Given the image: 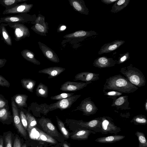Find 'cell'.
<instances>
[{"mask_svg":"<svg viewBox=\"0 0 147 147\" xmlns=\"http://www.w3.org/2000/svg\"><path fill=\"white\" fill-rule=\"evenodd\" d=\"M138 88L130 82L120 74L109 77L106 80L103 90H111L121 93L129 94L134 92Z\"/></svg>","mask_w":147,"mask_h":147,"instance_id":"1","label":"cell"},{"mask_svg":"<svg viewBox=\"0 0 147 147\" xmlns=\"http://www.w3.org/2000/svg\"><path fill=\"white\" fill-rule=\"evenodd\" d=\"M119 72L130 82L138 87L144 86L145 85L146 80L143 73L132 64L121 68Z\"/></svg>","mask_w":147,"mask_h":147,"instance_id":"2","label":"cell"},{"mask_svg":"<svg viewBox=\"0 0 147 147\" xmlns=\"http://www.w3.org/2000/svg\"><path fill=\"white\" fill-rule=\"evenodd\" d=\"M100 117H98L88 121H84L82 120L73 121L69 124V128L74 132L79 129H84L97 133L100 132Z\"/></svg>","mask_w":147,"mask_h":147,"instance_id":"3","label":"cell"},{"mask_svg":"<svg viewBox=\"0 0 147 147\" xmlns=\"http://www.w3.org/2000/svg\"><path fill=\"white\" fill-rule=\"evenodd\" d=\"M81 96L80 94L73 95L69 97L59 100L47 107L44 111V113L46 114L49 111L58 109L61 111L69 109Z\"/></svg>","mask_w":147,"mask_h":147,"instance_id":"4","label":"cell"},{"mask_svg":"<svg viewBox=\"0 0 147 147\" xmlns=\"http://www.w3.org/2000/svg\"><path fill=\"white\" fill-rule=\"evenodd\" d=\"M36 19L35 15H31L27 13H22L15 15H11L0 18V24L1 23H29L34 21Z\"/></svg>","mask_w":147,"mask_h":147,"instance_id":"5","label":"cell"},{"mask_svg":"<svg viewBox=\"0 0 147 147\" xmlns=\"http://www.w3.org/2000/svg\"><path fill=\"white\" fill-rule=\"evenodd\" d=\"M101 120L100 133L103 134H116L121 131V128L114 123L113 119L107 116L100 117Z\"/></svg>","mask_w":147,"mask_h":147,"instance_id":"6","label":"cell"},{"mask_svg":"<svg viewBox=\"0 0 147 147\" xmlns=\"http://www.w3.org/2000/svg\"><path fill=\"white\" fill-rule=\"evenodd\" d=\"M98 109L92 100V98L88 97L82 100L76 108L72 111L80 110L83 112V115L89 116L95 114Z\"/></svg>","mask_w":147,"mask_h":147,"instance_id":"7","label":"cell"},{"mask_svg":"<svg viewBox=\"0 0 147 147\" xmlns=\"http://www.w3.org/2000/svg\"><path fill=\"white\" fill-rule=\"evenodd\" d=\"M7 24L10 28L13 29L14 39L16 41H19L26 37L30 36V33L29 29L23 24L16 23Z\"/></svg>","mask_w":147,"mask_h":147,"instance_id":"8","label":"cell"},{"mask_svg":"<svg viewBox=\"0 0 147 147\" xmlns=\"http://www.w3.org/2000/svg\"><path fill=\"white\" fill-rule=\"evenodd\" d=\"M11 106L14 125L20 134L25 139H26L27 136V132L21 123L18 108L13 97L11 98Z\"/></svg>","mask_w":147,"mask_h":147,"instance_id":"9","label":"cell"},{"mask_svg":"<svg viewBox=\"0 0 147 147\" xmlns=\"http://www.w3.org/2000/svg\"><path fill=\"white\" fill-rule=\"evenodd\" d=\"M43 130L51 136L58 137L59 133L56 127L48 118L42 117L38 121Z\"/></svg>","mask_w":147,"mask_h":147,"instance_id":"10","label":"cell"},{"mask_svg":"<svg viewBox=\"0 0 147 147\" xmlns=\"http://www.w3.org/2000/svg\"><path fill=\"white\" fill-rule=\"evenodd\" d=\"M92 82H85L66 81L61 86L60 90L64 92L77 91L83 89Z\"/></svg>","mask_w":147,"mask_h":147,"instance_id":"11","label":"cell"},{"mask_svg":"<svg viewBox=\"0 0 147 147\" xmlns=\"http://www.w3.org/2000/svg\"><path fill=\"white\" fill-rule=\"evenodd\" d=\"M33 6L32 4H28L26 2L18 4L11 8L5 9L3 12L2 14L5 15L26 13L30 11Z\"/></svg>","mask_w":147,"mask_h":147,"instance_id":"12","label":"cell"},{"mask_svg":"<svg viewBox=\"0 0 147 147\" xmlns=\"http://www.w3.org/2000/svg\"><path fill=\"white\" fill-rule=\"evenodd\" d=\"M117 63V61L114 60L112 58L102 56L96 59L93 63V65L95 67L103 68L114 66Z\"/></svg>","mask_w":147,"mask_h":147,"instance_id":"13","label":"cell"},{"mask_svg":"<svg viewBox=\"0 0 147 147\" xmlns=\"http://www.w3.org/2000/svg\"><path fill=\"white\" fill-rule=\"evenodd\" d=\"M125 42L121 40H115L112 42L106 43L102 46L98 52V54L110 53L119 48Z\"/></svg>","mask_w":147,"mask_h":147,"instance_id":"14","label":"cell"},{"mask_svg":"<svg viewBox=\"0 0 147 147\" xmlns=\"http://www.w3.org/2000/svg\"><path fill=\"white\" fill-rule=\"evenodd\" d=\"M38 43L40 49L47 58L54 63L59 62V59L58 56L53 51L40 42H38Z\"/></svg>","mask_w":147,"mask_h":147,"instance_id":"15","label":"cell"},{"mask_svg":"<svg viewBox=\"0 0 147 147\" xmlns=\"http://www.w3.org/2000/svg\"><path fill=\"white\" fill-rule=\"evenodd\" d=\"M99 74L88 71L82 72L75 76L74 81L81 80L85 82L95 81L99 79Z\"/></svg>","mask_w":147,"mask_h":147,"instance_id":"16","label":"cell"},{"mask_svg":"<svg viewBox=\"0 0 147 147\" xmlns=\"http://www.w3.org/2000/svg\"><path fill=\"white\" fill-rule=\"evenodd\" d=\"M128 96L124 95L121 96L114 100H113L111 105L112 107H115L117 109L122 110L130 109L129 103L128 100Z\"/></svg>","mask_w":147,"mask_h":147,"instance_id":"17","label":"cell"},{"mask_svg":"<svg viewBox=\"0 0 147 147\" xmlns=\"http://www.w3.org/2000/svg\"><path fill=\"white\" fill-rule=\"evenodd\" d=\"M97 34V32L94 30L86 31L80 30L65 35L63 36V38L66 39L77 38L82 40L88 37L95 35Z\"/></svg>","mask_w":147,"mask_h":147,"instance_id":"18","label":"cell"},{"mask_svg":"<svg viewBox=\"0 0 147 147\" xmlns=\"http://www.w3.org/2000/svg\"><path fill=\"white\" fill-rule=\"evenodd\" d=\"M34 128L36 130L33 134L34 140L52 144H56L57 141L51 136L36 127Z\"/></svg>","mask_w":147,"mask_h":147,"instance_id":"19","label":"cell"},{"mask_svg":"<svg viewBox=\"0 0 147 147\" xmlns=\"http://www.w3.org/2000/svg\"><path fill=\"white\" fill-rule=\"evenodd\" d=\"M70 5L76 11L86 15H89V11L83 0H69Z\"/></svg>","mask_w":147,"mask_h":147,"instance_id":"20","label":"cell"},{"mask_svg":"<svg viewBox=\"0 0 147 147\" xmlns=\"http://www.w3.org/2000/svg\"><path fill=\"white\" fill-rule=\"evenodd\" d=\"M65 68L59 67H53L46 68L38 71V72L48 75V78L57 77L65 70Z\"/></svg>","mask_w":147,"mask_h":147,"instance_id":"21","label":"cell"},{"mask_svg":"<svg viewBox=\"0 0 147 147\" xmlns=\"http://www.w3.org/2000/svg\"><path fill=\"white\" fill-rule=\"evenodd\" d=\"M96 133L95 131L90 130L80 129L75 131L70 138L74 140H85L88 139L91 134H96Z\"/></svg>","mask_w":147,"mask_h":147,"instance_id":"22","label":"cell"},{"mask_svg":"<svg viewBox=\"0 0 147 147\" xmlns=\"http://www.w3.org/2000/svg\"><path fill=\"white\" fill-rule=\"evenodd\" d=\"M125 137V136L115 134L108 136L98 138L95 142L101 143H112L119 141Z\"/></svg>","mask_w":147,"mask_h":147,"instance_id":"23","label":"cell"},{"mask_svg":"<svg viewBox=\"0 0 147 147\" xmlns=\"http://www.w3.org/2000/svg\"><path fill=\"white\" fill-rule=\"evenodd\" d=\"M0 121L7 124H10L13 122V115L9 110L5 108L0 109Z\"/></svg>","mask_w":147,"mask_h":147,"instance_id":"24","label":"cell"},{"mask_svg":"<svg viewBox=\"0 0 147 147\" xmlns=\"http://www.w3.org/2000/svg\"><path fill=\"white\" fill-rule=\"evenodd\" d=\"M8 25L7 23L0 24V34L1 36V39L9 46L12 45L11 38L6 28Z\"/></svg>","mask_w":147,"mask_h":147,"instance_id":"25","label":"cell"},{"mask_svg":"<svg viewBox=\"0 0 147 147\" xmlns=\"http://www.w3.org/2000/svg\"><path fill=\"white\" fill-rule=\"evenodd\" d=\"M13 97L18 108L27 107L26 101L28 97V95L18 94L13 96Z\"/></svg>","mask_w":147,"mask_h":147,"instance_id":"26","label":"cell"},{"mask_svg":"<svg viewBox=\"0 0 147 147\" xmlns=\"http://www.w3.org/2000/svg\"><path fill=\"white\" fill-rule=\"evenodd\" d=\"M130 0H119L115 2L110 11L113 13H117L122 10L129 4Z\"/></svg>","mask_w":147,"mask_h":147,"instance_id":"27","label":"cell"},{"mask_svg":"<svg viewBox=\"0 0 147 147\" xmlns=\"http://www.w3.org/2000/svg\"><path fill=\"white\" fill-rule=\"evenodd\" d=\"M21 53L22 57L27 61L35 65H40V62L35 58L34 54L31 51L25 49L23 50Z\"/></svg>","mask_w":147,"mask_h":147,"instance_id":"28","label":"cell"},{"mask_svg":"<svg viewBox=\"0 0 147 147\" xmlns=\"http://www.w3.org/2000/svg\"><path fill=\"white\" fill-rule=\"evenodd\" d=\"M36 81L30 79L23 78L21 80L22 87L28 91L33 92Z\"/></svg>","mask_w":147,"mask_h":147,"instance_id":"29","label":"cell"},{"mask_svg":"<svg viewBox=\"0 0 147 147\" xmlns=\"http://www.w3.org/2000/svg\"><path fill=\"white\" fill-rule=\"evenodd\" d=\"M36 94L38 96L47 98L48 94V88L47 86L42 83H40L36 88Z\"/></svg>","mask_w":147,"mask_h":147,"instance_id":"30","label":"cell"},{"mask_svg":"<svg viewBox=\"0 0 147 147\" xmlns=\"http://www.w3.org/2000/svg\"><path fill=\"white\" fill-rule=\"evenodd\" d=\"M26 116L27 121V131L29 133L37 125V121L35 118L28 111H26Z\"/></svg>","mask_w":147,"mask_h":147,"instance_id":"31","label":"cell"},{"mask_svg":"<svg viewBox=\"0 0 147 147\" xmlns=\"http://www.w3.org/2000/svg\"><path fill=\"white\" fill-rule=\"evenodd\" d=\"M130 122L136 125H145L147 124V119L145 115L140 114L134 116L130 121Z\"/></svg>","mask_w":147,"mask_h":147,"instance_id":"32","label":"cell"},{"mask_svg":"<svg viewBox=\"0 0 147 147\" xmlns=\"http://www.w3.org/2000/svg\"><path fill=\"white\" fill-rule=\"evenodd\" d=\"M28 0H0V4L5 8V9L11 8L15 6L18 3L24 2Z\"/></svg>","mask_w":147,"mask_h":147,"instance_id":"33","label":"cell"},{"mask_svg":"<svg viewBox=\"0 0 147 147\" xmlns=\"http://www.w3.org/2000/svg\"><path fill=\"white\" fill-rule=\"evenodd\" d=\"M58 127L61 133L66 139H68L69 137V134L66 129L64 124L57 116H56Z\"/></svg>","mask_w":147,"mask_h":147,"instance_id":"34","label":"cell"},{"mask_svg":"<svg viewBox=\"0 0 147 147\" xmlns=\"http://www.w3.org/2000/svg\"><path fill=\"white\" fill-rule=\"evenodd\" d=\"M48 27L38 23L35 24L31 29L36 33L43 36H46V33L48 32Z\"/></svg>","mask_w":147,"mask_h":147,"instance_id":"35","label":"cell"},{"mask_svg":"<svg viewBox=\"0 0 147 147\" xmlns=\"http://www.w3.org/2000/svg\"><path fill=\"white\" fill-rule=\"evenodd\" d=\"M137 136L139 142L138 147H147V141L144 134L137 131L135 134Z\"/></svg>","mask_w":147,"mask_h":147,"instance_id":"36","label":"cell"},{"mask_svg":"<svg viewBox=\"0 0 147 147\" xmlns=\"http://www.w3.org/2000/svg\"><path fill=\"white\" fill-rule=\"evenodd\" d=\"M12 133L10 131L4 133L3 137L5 147H13Z\"/></svg>","mask_w":147,"mask_h":147,"instance_id":"37","label":"cell"},{"mask_svg":"<svg viewBox=\"0 0 147 147\" xmlns=\"http://www.w3.org/2000/svg\"><path fill=\"white\" fill-rule=\"evenodd\" d=\"M18 109L21 123L23 127L26 131L28 128V123L26 116V110L23 108H18Z\"/></svg>","mask_w":147,"mask_h":147,"instance_id":"38","label":"cell"},{"mask_svg":"<svg viewBox=\"0 0 147 147\" xmlns=\"http://www.w3.org/2000/svg\"><path fill=\"white\" fill-rule=\"evenodd\" d=\"M103 91L104 95L108 96V98H111L113 100H115L123 94L122 93L115 91H107L106 90H103Z\"/></svg>","mask_w":147,"mask_h":147,"instance_id":"39","label":"cell"},{"mask_svg":"<svg viewBox=\"0 0 147 147\" xmlns=\"http://www.w3.org/2000/svg\"><path fill=\"white\" fill-rule=\"evenodd\" d=\"M74 93H63L51 96L50 98L53 100H60L66 98L73 95Z\"/></svg>","mask_w":147,"mask_h":147,"instance_id":"40","label":"cell"},{"mask_svg":"<svg viewBox=\"0 0 147 147\" xmlns=\"http://www.w3.org/2000/svg\"><path fill=\"white\" fill-rule=\"evenodd\" d=\"M130 58L129 53V52L123 54H120L118 59L117 61V64H120L128 60Z\"/></svg>","mask_w":147,"mask_h":147,"instance_id":"41","label":"cell"},{"mask_svg":"<svg viewBox=\"0 0 147 147\" xmlns=\"http://www.w3.org/2000/svg\"><path fill=\"white\" fill-rule=\"evenodd\" d=\"M4 108L9 110L8 101L3 95L0 94V109Z\"/></svg>","mask_w":147,"mask_h":147,"instance_id":"42","label":"cell"},{"mask_svg":"<svg viewBox=\"0 0 147 147\" xmlns=\"http://www.w3.org/2000/svg\"><path fill=\"white\" fill-rule=\"evenodd\" d=\"M10 85L9 82L0 75V86L9 88Z\"/></svg>","mask_w":147,"mask_h":147,"instance_id":"43","label":"cell"},{"mask_svg":"<svg viewBox=\"0 0 147 147\" xmlns=\"http://www.w3.org/2000/svg\"><path fill=\"white\" fill-rule=\"evenodd\" d=\"M22 142L20 138L17 136L15 138L13 147H22Z\"/></svg>","mask_w":147,"mask_h":147,"instance_id":"44","label":"cell"},{"mask_svg":"<svg viewBox=\"0 0 147 147\" xmlns=\"http://www.w3.org/2000/svg\"><path fill=\"white\" fill-rule=\"evenodd\" d=\"M118 0H101L102 2L107 5L112 4L117 1Z\"/></svg>","mask_w":147,"mask_h":147,"instance_id":"45","label":"cell"},{"mask_svg":"<svg viewBox=\"0 0 147 147\" xmlns=\"http://www.w3.org/2000/svg\"><path fill=\"white\" fill-rule=\"evenodd\" d=\"M7 61V60L5 59L0 58V68L3 67Z\"/></svg>","mask_w":147,"mask_h":147,"instance_id":"46","label":"cell"},{"mask_svg":"<svg viewBox=\"0 0 147 147\" xmlns=\"http://www.w3.org/2000/svg\"><path fill=\"white\" fill-rule=\"evenodd\" d=\"M0 147H4L3 136L0 135Z\"/></svg>","mask_w":147,"mask_h":147,"instance_id":"47","label":"cell"},{"mask_svg":"<svg viewBox=\"0 0 147 147\" xmlns=\"http://www.w3.org/2000/svg\"><path fill=\"white\" fill-rule=\"evenodd\" d=\"M66 28V26H65L63 25L60 28V30L61 31H63Z\"/></svg>","mask_w":147,"mask_h":147,"instance_id":"48","label":"cell"},{"mask_svg":"<svg viewBox=\"0 0 147 147\" xmlns=\"http://www.w3.org/2000/svg\"><path fill=\"white\" fill-rule=\"evenodd\" d=\"M145 109L147 112V99H146L144 104Z\"/></svg>","mask_w":147,"mask_h":147,"instance_id":"49","label":"cell"},{"mask_svg":"<svg viewBox=\"0 0 147 147\" xmlns=\"http://www.w3.org/2000/svg\"><path fill=\"white\" fill-rule=\"evenodd\" d=\"M63 147H70L69 145L66 143H64L63 144Z\"/></svg>","mask_w":147,"mask_h":147,"instance_id":"50","label":"cell"},{"mask_svg":"<svg viewBox=\"0 0 147 147\" xmlns=\"http://www.w3.org/2000/svg\"><path fill=\"white\" fill-rule=\"evenodd\" d=\"M22 147H27L26 144L25 143L24 144L22 145Z\"/></svg>","mask_w":147,"mask_h":147,"instance_id":"51","label":"cell"},{"mask_svg":"<svg viewBox=\"0 0 147 147\" xmlns=\"http://www.w3.org/2000/svg\"><path fill=\"white\" fill-rule=\"evenodd\" d=\"M38 147H42V146L41 145H40V146H38Z\"/></svg>","mask_w":147,"mask_h":147,"instance_id":"52","label":"cell"},{"mask_svg":"<svg viewBox=\"0 0 147 147\" xmlns=\"http://www.w3.org/2000/svg\"></svg>","mask_w":147,"mask_h":147,"instance_id":"53","label":"cell"},{"mask_svg":"<svg viewBox=\"0 0 147 147\" xmlns=\"http://www.w3.org/2000/svg\"></svg>","mask_w":147,"mask_h":147,"instance_id":"54","label":"cell"}]
</instances>
